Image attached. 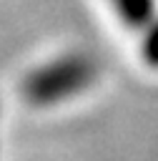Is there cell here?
Masks as SVG:
<instances>
[{"instance_id":"cell-2","label":"cell","mask_w":158,"mask_h":161,"mask_svg":"<svg viewBox=\"0 0 158 161\" xmlns=\"http://www.w3.org/2000/svg\"><path fill=\"white\" fill-rule=\"evenodd\" d=\"M143 55H145V60L150 65H158V23L143 38Z\"/></svg>"},{"instance_id":"cell-1","label":"cell","mask_w":158,"mask_h":161,"mask_svg":"<svg viewBox=\"0 0 158 161\" xmlns=\"http://www.w3.org/2000/svg\"><path fill=\"white\" fill-rule=\"evenodd\" d=\"M93 78H95V63L88 55L73 53V55L55 58L53 63L33 70L25 78L23 91L33 103L48 106L80 93Z\"/></svg>"}]
</instances>
